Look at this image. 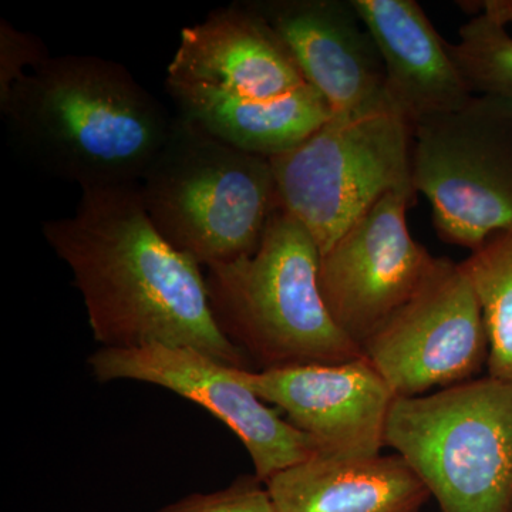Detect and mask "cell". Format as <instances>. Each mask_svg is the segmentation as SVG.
I'll return each mask as SVG.
<instances>
[{
	"label": "cell",
	"instance_id": "obj_1",
	"mask_svg": "<svg viewBox=\"0 0 512 512\" xmlns=\"http://www.w3.org/2000/svg\"><path fill=\"white\" fill-rule=\"evenodd\" d=\"M43 235L69 266L103 349L188 348L251 370L218 328L201 265L154 227L138 184L82 190L74 215L46 221Z\"/></svg>",
	"mask_w": 512,
	"mask_h": 512
},
{
	"label": "cell",
	"instance_id": "obj_2",
	"mask_svg": "<svg viewBox=\"0 0 512 512\" xmlns=\"http://www.w3.org/2000/svg\"><path fill=\"white\" fill-rule=\"evenodd\" d=\"M0 113L23 156L82 190L140 184L174 123L123 64L82 55L50 56Z\"/></svg>",
	"mask_w": 512,
	"mask_h": 512
},
{
	"label": "cell",
	"instance_id": "obj_3",
	"mask_svg": "<svg viewBox=\"0 0 512 512\" xmlns=\"http://www.w3.org/2000/svg\"><path fill=\"white\" fill-rule=\"evenodd\" d=\"M165 89L178 116L266 158L298 147L333 116L247 2L214 10L181 30Z\"/></svg>",
	"mask_w": 512,
	"mask_h": 512
},
{
	"label": "cell",
	"instance_id": "obj_4",
	"mask_svg": "<svg viewBox=\"0 0 512 512\" xmlns=\"http://www.w3.org/2000/svg\"><path fill=\"white\" fill-rule=\"evenodd\" d=\"M319 264L308 229L279 208L255 252L208 266L205 282L218 328L259 370L365 356L330 316Z\"/></svg>",
	"mask_w": 512,
	"mask_h": 512
},
{
	"label": "cell",
	"instance_id": "obj_5",
	"mask_svg": "<svg viewBox=\"0 0 512 512\" xmlns=\"http://www.w3.org/2000/svg\"><path fill=\"white\" fill-rule=\"evenodd\" d=\"M138 190L158 232L205 268L255 252L281 208L269 158L180 116Z\"/></svg>",
	"mask_w": 512,
	"mask_h": 512
},
{
	"label": "cell",
	"instance_id": "obj_6",
	"mask_svg": "<svg viewBox=\"0 0 512 512\" xmlns=\"http://www.w3.org/2000/svg\"><path fill=\"white\" fill-rule=\"evenodd\" d=\"M384 444L413 468L440 512H512V384L487 376L397 397Z\"/></svg>",
	"mask_w": 512,
	"mask_h": 512
},
{
	"label": "cell",
	"instance_id": "obj_7",
	"mask_svg": "<svg viewBox=\"0 0 512 512\" xmlns=\"http://www.w3.org/2000/svg\"><path fill=\"white\" fill-rule=\"evenodd\" d=\"M412 151L413 127L387 103L333 114L298 147L269 158L279 207L322 255L383 195L412 185Z\"/></svg>",
	"mask_w": 512,
	"mask_h": 512
},
{
	"label": "cell",
	"instance_id": "obj_8",
	"mask_svg": "<svg viewBox=\"0 0 512 512\" xmlns=\"http://www.w3.org/2000/svg\"><path fill=\"white\" fill-rule=\"evenodd\" d=\"M412 185L448 244L473 252L512 231V103L474 94L461 109L417 124Z\"/></svg>",
	"mask_w": 512,
	"mask_h": 512
},
{
	"label": "cell",
	"instance_id": "obj_9",
	"mask_svg": "<svg viewBox=\"0 0 512 512\" xmlns=\"http://www.w3.org/2000/svg\"><path fill=\"white\" fill-rule=\"evenodd\" d=\"M362 350L396 397L473 380L487 365L488 338L463 265L436 258L417 292Z\"/></svg>",
	"mask_w": 512,
	"mask_h": 512
},
{
	"label": "cell",
	"instance_id": "obj_10",
	"mask_svg": "<svg viewBox=\"0 0 512 512\" xmlns=\"http://www.w3.org/2000/svg\"><path fill=\"white\" fill-rule=\"evenodd\" d=\"M414 195L412 185L387 192L320 255L323 301L360 349L412 298L436 261L410 235Z\"/></svg>",
	"mask_w": 512,
	"mask_h": 512
},
{
	"label": "cell",
	"instance_id": "obj_11",
	"mask_svg": "<svg viewBox=\"0 0 512 512\" xmlns=\"http://www.w3.org/2000/svg\"><path fill=\"white\" fill-rule=\"evenodd\" d=\"M89 366L100 383L134 380L154 384L204 407L241 440L262 483L319 451L308 434L282 419L239 382L235 367L198 350L164 345L101 348L89 357Z\"/></svg>",
	"mask_w": 512,
	"mask_h": 512
},
{
	"label": "cell",
	"instance_id": "obj_12",
	"mask_svg": "<svg viewBox=\"0 0 512 512\" xmlns=\"http://www.w3.org/2000/svg\"><path fill=\"white\" fill-rule=\"evenodd\" d=\"M234 375L308 434L319 454L367 458L386 447L387 419L397 397L366 356L336 365L234 369Z\"/></svg>",
	"mask_w": 512,
	"mask_h": 512
},
{
	"label": "cell",
	"instance_id": "obj_13",
	"mask_svg": "<svg viewBox=\"0 0 512 512\" xmlns=\"http://www.w3.org/2000/svg\"><path fill=\"white\" fill-rule=\"evenodd\" d=\"M333 114L386 104L379 49L353 0H247Z\"/></svg>",
	"mask_w": 512,
	"mask_h": 512
},
{
	"label": "cell",
	"instance_id": "obj_14",
	"mask_svg": "<svg viewBox=\"0 0 512 512\" xmlns=\"http://www.w3.org/2000/svg\"><path fill=\"white\" fill-rule=\"evenodd\" d=\"M375 37L387 104L410 126L466 106L474 93L419 3L353 0Z\"/></svg>",
	"mask_w": 512,
	"mask_h": 512
},
{
	"label": "cell",
	"instance_id": "obj_15",
	"mask_svg": "<svg viewBox=\"0 0 512 512\" xmlns=\"http://www.w3.org/2000/svg\"><path fill=\"white\" fill-rule=\"evenodd\" d=\"M278 512H421L431 494L399 454L316 453L266 481Z\"/></svg>",
	"mask_w": 512,
	"mask_h": 512
},
{
	"label": "cell",
	"instance_id": "obj_16",
	"mask_svg": "<svg viewBox=\"0 0 512 512\" xmlns=\"http://www.w3.org/2000/svg\"><path fill=\"white\" fill-rule=\"evenodd\" d=\"M461 265L483 312L488 376L512 384V231L488 238Z\"/></svg>",
	"mask_w": 512,
	"mask_h": 512
},
{
	"label": "cell",
	"instance_id": "obj_17",
	"mask_svg": "<svg viewBox=\"0 0 512 512\" xmlns=\"http://www.w3.org/2000/svg\"><path fill=\"white\" fill-rule=\"evenodd\" d=\"M471 92L512 103V36L485 16H473L448 43Z\"/></svg>",
	"mask_w": 512,
	"mask_h": 512
},
{
	"label": "cell",
	"instance_id": "obj_18",
	"mask_svg": "<svg viewBox=\"0 0 512 512\" xmlns=\"http://www.w3.org/2000/svg\"><path fill=\"white\" fill-rule=\"evenodd\" d=\"M157 512H278L268 487L255 476H241L224 490L191 494Z\"/></svg>",
	"mask_w": 512,
	"mask_h": 512
},
{
	"label": "cell",
	"instance_id": "obj_19",
	"mask_svg": "<svg viewBox=\"0 0 512 512\" xmlns=\"http://www.w3.org/2000/svg\"><path fill=\"white\" fill-rule=\"evenodd\" d=\"M45 43L0 20V103L8 99L13 86L49 59Z\"/></svg>",
	"mask_w": 512,
	"mask_h": 512
},
{
	"label": "cell",
	"instance_id": "obj_20",
	"mask_svg": "<svg viewBox=\"0 0 512 512\" xmlns=\"http://www.w3.org/2000/svg\"><path fill=\"white\" fill-rule=\"evenodd\" d=\"M461 8L476 15L485 16L507 28L512 23V0H485V2H460Z\"/></svg>",
	"mask_w": 512,
	"mask_h": 512
}]
</instances>
